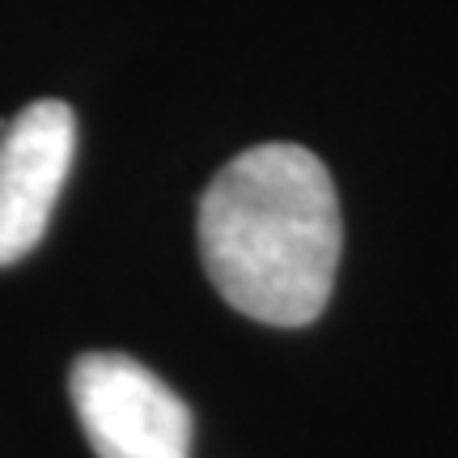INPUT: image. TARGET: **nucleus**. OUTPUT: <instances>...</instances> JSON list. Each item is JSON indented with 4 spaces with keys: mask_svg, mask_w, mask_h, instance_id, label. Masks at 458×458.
<instances>
[{
    "mask_svg": "<svg viewBox=\"0 0 458 458\" xmlns=\"http://www.w3.org/2000/svg\"><path fill=\"white\" fill-rule=\"evenodd\" d=\"M68 394L98 458H191V408L128 352H85Z\"/></svg>",
    "mask_w": 458,
    "mask_h": 458,
    "instance_id": "f03ea898",
    "label": "nucleus"
},
{
    "mask_svg": "<svg viewBox=\"0 0 458 458\" xmlns=\"http://www.w3.org/2000/svg\"><path fill=\"white\" fill-rule=\"evenodd\" d=\"M77 148V114L60 98H38L0 131V267L43 242Z\"/></svg>",
    "mask_w": 458,
    "mask_h": 458,
    "instance_id": "7ed1b4c3",
    "label": "nucleus"
},
{
    "mask_svg": "<svg viewBox=\"0 0 458 458\" xmlns=\"http://www.w3.org/2000/svg\"><path fill=\"white\" fill-rule=\"evenodd\" d=\"M340 246L344 221L331 170L289 140L238 153L199 196L204 272L255 323H314L335 289Z\"/></svg>",
    "mask_w": 458,
    "mask_h": 458,
    "instance_id": "f257e3e1",
    "label": "nucleus"
}]
</instances>
